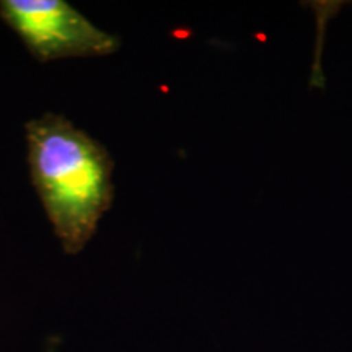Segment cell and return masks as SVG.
I'll return each mask as SVG.
<instances>
[{
    "label": "cell",
    "instance_id": "cell-1",
    "mask_svg": "<svg viewBox=\"0 0 352 352\" xmlns=\"http://www.w3.org/2000/svg\"><path fill=\"white\" fill-rule=\"evenodd\" d=\"M30 178L52 230L70 256L82 253L113 204L108 148L59 113L25 124Z\"/></svg>",
    "mask_w": 352,
    "mask_h": 352
},
{
    "label": "cell",
    "instance_id": "cell-2",
    "mask_svg": "<svg viewBox=\"0 0 352 352\" xmlns=\"http://www.w3.org/2000/svg\"><path fill=\"white\" fill-rule=\"evenodd\" d=\"M0 19L39 63L104 57L121 46L65 0H0Z\"/></svg>",
    "mask_w": 352,
    "mask_h": 352
}]
</instances>
